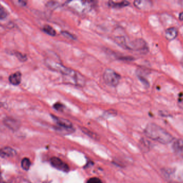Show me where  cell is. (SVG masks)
Returning a JSON list of instances; mask_svg holds the SVG:
<instances>
[{
  "label": "cell",
  "mask_w": 183,
  "mask_h": 183,
  "mask_svg": "<svg viewBox=\"0 0 183 183\" xmlns=\"http://www.w3.org/2000/svg\"><path fill=\"white\" fill-rule=\"evenodd\" d=\"M144 133L148 138L163 144L171 143L173 138L164 128L154 123H149L145 128Z\"/></svg>",
  "instance_id": "6da1fadb"
},
{
  "label": "cell",
  "mask_w": 183,
  "mask_h": 183,
  "mask_svg": "<svg viewBox=\"0 0 183 183\" xmlns=\"http://www.w3.org/2000/svg\"><path fill=\"white\" fill-rule=\"evenodd\" d=\"M61 74H62L63 79L66 83L79 87H83L85 84V77L73 69L65 67Z\"/></svg>",
  "instance_id": "7a4b0ae2"
},
{
  "label": "cell",
  "mask_w": 183,
  "mask_h": 183,
  "mask_svg": "<svg viewBox=\"0 0 183 183\" xmlns=\"http://www.w3.org/2000/svg\"><path fill=\"white\" fill-rule=\"evenodd\" d=\"M121 76L116 71L112 69H107L104 73V82L110 87H115L120 81Z\"/></svg>",
  "instance_id": "3957f363"
},
{
  "label": "cell",
  "mask_w": 183,
  "mask_h": 183,
  "mask_svg": "<svg viewBox=\"0 0 183 183\" xmlns=\"http://www.w3.org/2000/svg\"><path fill=\"white\" fill-rule=\"evenodd\" d=\"M125 49L138 51L144 54L148 51V46L146 42L142 39H136L130 42L127 41Z\"/></svg>",
  "instance_id": "277c9868"
},
{
  "label": "cell",
  "mask_w": 183,
  "mask_h": 183,
  "mask_svg": "<svg viewBox=\"0 0 183 183\" xmlns=\"http://www.w3.org/2000/svg\"><path fill=\"white\" fill-rule=\"evenodd\" d=\"M51 163L53 167H54L57 170H59L61 171L64 172H67L69 171V167L68 165L64 163L63 161H62L61 159L53 157L51 159Z\"/></svg>",
  "instance_id": "5b68a950"
},
{
  "label": "cell",
  "mask_w": 183,
  "mask_h": 183,
  "mask_svg": "<svg viewBox=\"0 0 183 183\" xmlns=\"http://www.w3.org/2000/svg\"><path fill=\"white\" fill-rule=\"evenodd\" d=\"M54 120L61 128H64L66 130H70L72 127V124L70 121L64 118L57 117L54 116H52Z\"/></svg>",
  "instance_id": "8992f818"
},
{
  "label": "cell",
  "mask_w": 183,
  "mask_h": 183,
  "mask_svg": "<svg viewBox=\"0 0 183 183\" xmlns=\"http://www.w3.org/2000/svg\"><path fill=\"white\" fill-rule=\"evenodd\" d=\"M16 155V151L11 147H6L0 149V157L2 158H10L15 156Z\"/></svg>",
  "instance_id": "52a82bcc"
},
{
  "label": "cell",
  "mask_w": 183,
  "mask_h": 183,
  "mask_svg": "<svg viewBox=\"0 0 183 183\" xmlns=\"http://www.w3.org/2000/svg\"><path fill=\"white\" fill-rule=\"evenodd\" d=\"M152 2L148 0H138L134 2V5L140 10H148L152 6Z\"/></svg>",
  "instance_id": "ba28073f"
},
{
  "label": "cell",
  "mask_w": 183,
  "mask_h": 183,
  "mask_svg": "<svg viewBox=\"0 0 183 183\" xmlns=\"http://www.w3.org/2000/svg\"><path fill=\"white\" fill-rule=\"evenodd\" d=\"M4 124L12 130H16L19 127V122L13 118H6L4 120Z\"/></svg>",
  "instance_id": "9c48e42d"
},
{
  "label": "cell",
  "mask_w": 183,
  "mask_h": 183,
  "mask_svg": "<svg viewBox=\"0 0 183 183\" xmlns=\"http://www.w3.org/2000/svg\"><path fill=\"white\" fill-rule=\"evenodd\" d=\"M9 80L10 83L14 86H18L21 82L22 74L19 71H17L14 73L12 74L9 77Z\"/></svg>",
  "instance_id": "30bf717a"
},
{
  "label": "cell",
  "mask_w": 183,
  "mask_h": 183,
  "mask_svg": "<svg viewBox=\"0 0 183 183\" xmlns=\"http://www.w3.org/2000/svg\"><path fill=\"white\" fill-rule=\"evenodd\" d=\"M178 35V30L175 27H171L167 29L165 32V37L169 40H173L177 37Z\"/></svg>",
  "instance_id": "8fae6325"
},
{
  "label": "cell",
  "mask_w": 183,
  "mask_h": 183,
  "mask_svg": "<svg viewBox=\"0 0 183 183\" xmlns=\"http://www.w3.org/2000/svg\"><path fill=\"white\" fill-rule=\"evenodd\" d=\"M108 6L114 8H122L125 6H128L130 4V3L128 1H120V2H114V1H109L108 2Z\"/></svg>",
  "instance_id": "7c38bea8"
},
{
  "label": "cell",
  "mask_w": 183,
  "mask_h": 183,
  "mask_svg": "<svg viewBox=\"0 0 183 183\" xmlns=\"http://www.w3.org/2000/svg\"><path fill=\"white\" fill-rule=\"evenodd\" d=\"M173 148L175 151H179L183 149V140L178 139L173 143Z\"/></svg>",
  "instance_id": "4fadbf2b"
},
{
  "label": "cell",
  "mask_w": 183,
  "mask_h": 183,
  "mask_svg": "<svg viewBox=\"0 0 183 183\" xmlns=\"http://www.w3.org/2000/svg\"><path fill=\"white\" fill-rule=\"evenodd\" d=\"M43 31L51 36H55L56 35V32L55 29L49 25H45L43 28Z\"/></svg>",
  "instance_id": "5bb4252c"
},
{
  "label": "cell",
  "mask_w": 183,
  "mask_h": 183,
  "mask_svg": "<svg viewBox=\"0 0 183 183\" xmlns=\"http://www.w3.org/2000/svg\"><path fill=\"white\" fill-rule=\"evenodd\" d=\"M21 166L24 170H29L30 167V162L28 158H24L21 162Z\"/></svg>",
  "instance_id": "9a60e30c"
},
{
  "label": "cell",
  "mask_w": 183,
  "mask_h": 183,
  "mask_svg": "<svg viewBox=\"0 0 183 183\" xmlns=\"http://www.w3.org/2000/svg\"><path fill=\"white\" fill-rule=\"evenodd\" d=\"M7 16V12L6 9L0 4V19H3Z\"/></svg>",
  "instance_id": "2e32d148"
},
{
  "label": "cell",
  "mask_w": 183,
  "mask_h": 183,
  "mask_svg": "<svg viewBox=\"0 0 183 183\" xmlns=\"http://www.w3.org/2000/svg\"><path fill=\"white\" fill-rule=\"evenodd\" d=\"M61 33H62V34L63 36H64V37H67V38L73 39V40H75V39H76V37H75V35H72V34H71V33L69 32H67V31H62V32Z\"/></svg>",
  "instance_id": "e0dca14e"
},
{
  "label": "cell",
  "mask_w": 183,
  "mask_h": 183,
  "mask_svg": "<svg viewBox=\"0 0 183 183\" xmlns=\"http://www.w3.org/2000/svg\"><path fill=\"white\" fill-rule=\"evenodd\" d=\"M54 108L57 110V111H62L63 109H64V106L63 104H62L61 103H56L54 105H53Z\"/></svg>",
  "instance_id": "ac0fdd59"
},
{
  "label": "cell",
  "mask_w": 183,
  "mask_h": 183,
  "mask_svg": "<svg viewBox=\"0 0 183 183\" xmlns=\"http://www.w3.org/2000/svg\"><path fill=\"white\" fill-rule=\"evenodd\" d=\"M15 55L17 57H18V59L22 61H26L27 60V57L26 55H23L22 53H19V52H16L15 53Z\"/></svg>",
  "instance_id": "d6986e66"
},
{
  "label": "cell",
  "mask_w": 183,
  "mask_h": 183,
  "mask_svg": "<svg viewBox=\"0 0 183 183\" xmlns=\"http://www.w3.org/2000/svg\"><path fill=\"white\" fill-rule=\"evenodd\" d=\"M116 114H117V112L115 110H110L106 111L104 115L108 118L110 117H114V116H116Z\"/></svg>",
  "instance_id": "ffe728a7"
},
{
  "label": "cell",
  "mask_w": 183,
  "mask_h": 183,
  "mask_svg": "<svg viewBox=\"0 0 183 183\" xmlns=\"http://www.w3.org/2000/svg\"><path fill=\"white\" fill-rule=\"evenodd\" d=\"M138 78L140 80V81L143 83V84L144 85V87H149V84L148 81L146 79H144V77H142V76L140 75H138Z\"/></svg>",
  "instance_id": "44dd1931"
},
{
  "label": "cell",
  "mask_w": 183,
  "mask_h": 183,
  "mask_svg": "<svg viewBox=\"0 0 183 183\" xmlns=\"http://www.w3.org/2000/svg\"><path fill=\"white\" fill-rule=\"evenodd\" d=\"M87 183H102V182L99 178L96 177H93L88 179Z\"/></svg>",
  "instance_id": "7402d4cb"
},
{
  "label": "cell",
  "mask_w": 183,
  "mask_h": 183,
  "mask_svg": "<svg viewBox=\"0 0 183 183\" xmlns=\"http://www.w3.org/2000/svg\"><path fill=\"white\" fill-rule=\"evenodd\" d=\"M179 19L181 20H183V12H181L179 15Z\"/></svg>",
  "instance_id": "603a6c76"
},
{
  "label": "cell",
  "mask_w": 183,
  "mask_h": 183,
  "mask_svg": "<svg viewBox=\"0 0 183 183\" xmlns=\"http://www.w3.org/2000/svg\"><path fill=\"white\" fill-rule=\"evenodd\" d=\"M2 183V177H1V175L0 173V183Z\"/></svg>",
  "instance_id": "cb8c5ba5"
},
{
  "label": "cell",
  "mask_w": 183,
  "mask_h": 183,
  "mask_svg": "<svg viewBox=\"0 0 183 183\" xmlns=\"http://www.w3.org/2000/svg\"><path fill=\"white\" fill-rule=\"evenodd\" d=\"M2 105H3V104H2L1 103H0V108H1V107H2Z\"/></svg>",
  "instance_id": "d4e9b609"
},
{
  "label": "cell",
  "mask_w": 183,
  "mask_h": 183,
  "mask_svg": "<svg viewBox=\"0 0 183 183\" xmlns=\"http://www.w3.org/2000/svg\"><path fill=\"white\" fill-rule=\"evenodd\" d=\"M181 5H182V6H183V1H181Z\"/></svg>",
  "instance_id": "484cf974"
}]
</instances>
